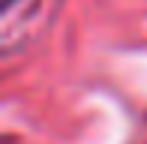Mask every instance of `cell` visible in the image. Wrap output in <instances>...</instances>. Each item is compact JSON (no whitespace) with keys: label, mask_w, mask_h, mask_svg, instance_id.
Wrapping results in <instances>:
<instances>
[{"label":"cell","mask_w":147,"mask_h":144,"mask_svg":"<svg viewBox=\"0 0 147 144\" xmlns=\"http://www.w3.org/2000/svg\"><path fill=\"white\" fill-rule=\"evenodd\" d=\"M6 3H12V0H6Z\"/></svg>","instance_id":"obj_1"}]
</instances>
